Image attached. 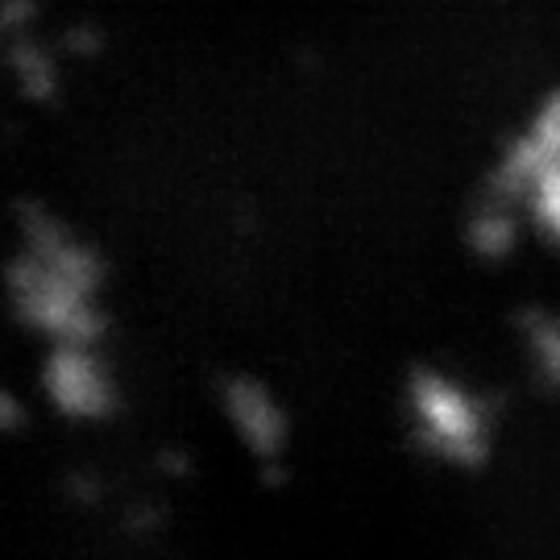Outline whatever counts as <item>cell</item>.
Returning a JSON list of instances; mask_svg holds the SVG:
<instances>
[{"label":"cell","instance_id":"1","mask_svg":"<svg viewBox=\"0 0 560 560\" xmlns=\"http://www.w3.org/2000/svg\"><path fill=\"white\" fill-rule=\"evenodd\" d=\"M407 423L432 460L448 469H481L494 457V411L465 378L423 365L407 378Z\"/></svg>","mask_w":560,"mask_h":560},{"label":"cell","instance_id":"2","mask_svg":"<svg viewBox=\"0 0 560 560\" xmlns=\"http://www.w3.org/2000/svg\"><path fill=\"white\" fill-rule=\"evenodd\" d=\"M557 162H560V88L536 104L532 120L502 150L499 171L490 179V196L523 203L527 191H532V183L540 179L548 166H557Z\"/></svg>","mask_w":560,"mask_h":560},{"label":"cell","instance_id":"3","mask_svg":"<svg viewBox=\"0 0 560 560\" xmlns=\"http://www.w3.org/2000/svg\"><path fill=\"white\" fill-rule=\"evenodd\" d=\"M229 411H233V423H237V432L245 436V444L258 457H279L282 444H287V420H282L279 402L270 399L261 386L237 382L229 390Z\"/></svg>","mask_w":560,"mask_h":560},{"label":"cell","instance_id":"4","mask_svg":"<svg viewBox=\"0 0 560 560\" xmlns=\"http://www.w3.org/2000/svg\"><path fill=\"white\" fill-rule=\"evenodd\" d=\"M520 349L548 395H560V312L552 307H527L520 316Z\"/></svg>","mask_w":560,"mask_h":560},{"label":"cell","instance_id":"5","mask_svg":"<svg viewBox=\"0 0 560 560\" xmlns=\"http://www.w3.org/2000/svg\"><path fill=\"white\" fill-rule=\"evenodd\" d=\"M520 245V203L499 200V196H481V203L469 217V249L486 261L506 258Z\"/></svg>","mask_w":560,"mask_h":560},{"label":"cell","instance_id":"6","mask_svg":"<svg viewBox=\"0 0 560 560\" xmlns=\"http://www.w3.org/2000/svg\"><path fill=\"white\" fill-rule=\"evenodd\" d=\"M527 212H532V221L540 224L548 237L560 245V162L557 166H548L540 179L532 183V191H527Z\"/></svg>","mask_w":560,"mask_h":560}]
</instances>
